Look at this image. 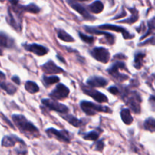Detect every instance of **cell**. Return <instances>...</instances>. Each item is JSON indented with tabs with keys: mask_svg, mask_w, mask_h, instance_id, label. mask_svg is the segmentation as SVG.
Listing matches in <instances>:
<instances>
[{
	"mask_svg": "<svg viewBox=\"0 0 155 155\" xmlns=\"http://www.w3.org/2000/svg\"><path fill=\"white\" fill-rule=\"evenodd\" d=\"M25 87L27 91L29 92V93L31 94H35L39 91L38 85L37 84V83L34 82V81H27Z\"/></svg>",
	"mask_w": 155,
	"mask_h": 155,
	"instance_id": "obj_23",
	"label": "cell"
},
{
	"mask_svg": "<svg viewBox=\"0 0 155 155\" xmlns=\"http://www.w3.org/2000/svg\"><path fill=\"white\" fill-rule=\"evenodd\" d=\"M62 117L63 119H65L68 123H70L71 125H72L74 127H80L81 126L85 124L86 123H84V121H83L84 120H78L74 116H71V115L68 114H62Z\"/></svg>",
	"mask_w": 155,
	"mask_h": 155,
	"instance_id": "obj_17",
	"label": "cell"
},
{
	"mask_svg": "<svg viewBox=\"0 0 155 155\" xmlns=\"http://www.w3.org/2000/svg\"><path fill=\"white\" fill-rule=\"evenodd\" d=\"M41 102L47 108H48L50 110L58 112V113H62V114H65L68 112V109L66 106L60 104L59 102H57L54 100L43 99Z\"/></svg>",
	"mask_w": 155,
	"mask_h": 155,
	"instance_id": "obj_5",
	"label": "cell"
},
{
	"mask_svg": "<svg viewBox=\"0 0 155 155\" xmlns=\"http://www.w3.org/2000/svg\"><path fill=\"white\" fill-rule=\"evenodd\" d=\"M98 28H100L102 31H107V30H109V31H116V32L122 33L123 37L126 40H129V39H132L134 37L133 34H131L129 31L126 29H125L124 28L120 26H117V25H103L98 26Z\"/></svg>",
	"mask_w": 155,
	"mask_h": 155,
	"instance_id": "obj_9",
	"label": "cell"
},
{
	"mask_svg": "<svg viewBox=\"0 0 155 155\" xmlns=\"http://www.w3.org/2000/svg\"><path fill=\"white\" fill-rule=\"evenodd\" d=\"M122 69H126V64L123 62H116L107 69V71L115 79L118 80L119 81H124L127 80L129 77L126 74L119 72V71Z\"/></svg>",
	"mask_w": 155,
	"mask_h": 155,
	"instance_id": "obj_4",
	"label": "cell"
},
{
	"mask_svg": "<svg viewBox=\"0 0 155 155\" xmlns=\"http://www.w3.org/2000/svg\"><path fill=\"white\" fill-rule=\"evenodd\" d=\"M0 78H2V79H5V74L1 71H0Z\"/></svg>",
	"mask_w": 155,
	"mask_h": 155,
	"instance_id": "obj_35",
	"label": "cell"
},
{
	"mask_svg": "<svg viewBox=\"0 0 155 155\" xmlns=\"http://www.w3.org/2000/svg\"><path fill=\"white\" fill-rule=\"evenodd\" d=\"M91 54L98 62L107 63L110 60V52L104 47H94L91 50Z\"/></svg>",
	"mask_w": 155,
	"mask_h": 155,
	"instance_id": "obj_6",
	"label": "cell"
},
{
	"mask_svg": "<svg viewBox=\"0 0 155 155\" xmlns=\"http://www.w3.org/2000/svg\"><path fill=\"white\" fill-rule=\"evenodd\" d=\"M79 37L84 42L87 43V44H92V43L94 42V37H92V36L85 35V34H82V33L81 32H79Z\"/></svg>",
	"mask_w": 155,
	"mask_h": 155,
	"instance_id": "obj_30",
	"label": "cell"
},
{
	"mask_svg": "<svg viewBox=\"0 0 155 155\" xmlns=\"http://www.w3.org/2000/svg\"><path fill=\"white\" fill-rule=\"evenodd\" d=\"M108 83L107 79L102 77H97V76H94L88 78L87 81V85L93 87H101L106 86Z\"/></svg>",
	"mask_w": 155,
	"mask_h": 155,
	"instance_id": "obj_14",
	"label": "cell"
},
{
	"mask_svg": "<svg viewBox=\"0 0 155 155\" xmlns=\"http://www.w3.org/2000/svg\"><path fill=\"white\" fill-rule=\"evenodd\" d=\"M44 82L46 86H50L59 82V78L57 76H46L44 75Z\"/></svg>",
	"mask_w": 155,
	"mask_h": 155,
	"instance_id": "obj_26",
	"label": "cell"
},
{
	"mask_svg": "<svg viewBox=\"0 0 155 155\" xmlns=\"http://www.w3.org/2000/svg\"><path fill=\"white\" fill-rule=\"evenodd\" d=\"M95 146V150H97V151H102L104 147V143L102 140H100V141H97L94 144Z\"/></svg>",
	"mask_w": 155,
	"mask_h": 155,
	"instance_id": "obj_31",
	"label": "cell"
},
{
	"mask_svg": "<svg viewBox=\"0 0 155 155\" xmlns=\"http://www.w3.org/2000/svg\"><path fill=\"white\" fill-rule=\"evenodd\" d=\"M0 47L12 48L14 47V40L3 32H0Z\"/></svg>",
	"mask_w": 155,
	"mask_h": 155,
	"instance_id": "obj_16",
	"label": "cell"
},
{
	"mask_svg": "<svg viewBox=\"0 0 155 155\" xmlns=\"http://www.w3.org/2000/svg\"><path fill=\"white\" fill-rule=\"evenodd\" d=\"M2 50L0 49V56H2Z\"/></svg>",
	"mask_w": 155,
	"mask_h": 155,
	"instance_id": "obj_37",
	"label": "cell"
},
{
	"mask_svg": "<svg viewBox=\"0 0 155 155\" xmlns=\"http://www.w3.org/2000/svg\"><path fill=\"white\" fill-rule=\"evenodd\" d=\"M12 81H14L15 84H18V85L20 84L21 81H20V79H19V78L18 77V76H13V77L12 78Z\"/></svg>",
	"mask_w": 155,
	"mask_h": 155,
	"instance_id": "obj_33",
	"label": "cell"
},
{
	"mask_svg": "<svg viewBox=\"0 0 155 155\" xmlns=\"http://www.w3.org/2000/svg\"><path fill=\"white\" fill-rule=\"evenodd\" d=\"M58 37L65 42H74V39L71 36H70L68 33L62 29H59L58 31Z\"/></svg>",
	"mask_w": 155,
	"mask_h": 155,
	"instance_id": "obj_22",
	"label": "cell"
},
{
	"mask_svg": "<svg viewBox=\"0 0 155 155\" xmlns=\"http://www.w3.org/2000/svg\"><path fill=\"white\" fill-rule=\"evenodd\" d=\"M43 71L47 74H59V73H62L64 70L60 67L57 66L54 62L52 60H49L47 63L44 64L42 66Z\"/></svg>",
	"mask_w": 155,
	"mask_h": 155,
	"instance_id": "obj_13",
	"label": "cell"
},
{
	"mask_svg": "<svg viewBox=\"0 0 155 155\" xmlns=\"http://www.w3.org/2000/svg\"><path fill=\"white\" fill-rule=\"evenodd\" d=\"M131 12H132V15L129 18L126 19V20L121 21L120 22L122 23H127V24H133L135 21H137V20L138 19V11L135 8H131Z\"/></svg>",
	"mask_w": 155,
	"mask_h": 155,
	"instance_id": "obj_24",
	"label": "cell"
},
{
	"mask_svg": "<svg viewBox=\"0 0 155 155\" xmlns=\"http://www.w3.org/2000/svg\"><path fill=\"white\" fill-rule=\"evenodd\" d=\"M123 100L128 107L135 113H139L141 112L140 103L141 100L139 94L135 91H125L123 94Z\"/></svg>",
	"mask_w": 155,
	"mask_h": 155,
	"instance_id": "obj_2",
	"label": "cell"
},
{
	"mask_svg": "<svg viewBox=\"0 0 155 155\" xmlns=\"http://www.w3.org/2000/svg\"><path fill=\"white\" fill-rule=\"evenodd\" d=\"M82 91L85 94L90 96L98 103H107L108 101V98L105 96V94L101 93L95 89L84 86V87H82Z\"/></svg>",
	"mask_w": 155,
	"mask_h": 155,
	"instance_id": "obj_10",
	"label": "cell"
},
{
	"mask_svg": "<svg viewBox=\"0 0 155 155\" xmlns=\"http://www.w3.org/2000/svg\"><path fill=\"white\" fill-rule=\"evenodd\" d=\"M21 9L23 12H28L34 13V14L38 13L39 12L41 11L40 8L37 5H36L35 4H29L28 5H25V6L21 5Z\"/></svg>",
	"mask_w": 155,
	"mask_h": 155,
	"instance_id": "obj_25",
	"label": "cell"
},
{
	"mask_svg": "<svg viewBox=\"0 0 155 155\" xmlns=\"http://www.w3.org/2000/svg\"><path fill=\"white\" fill-rule=\"evenodd\" d=\"M22 143L24 142L22 140L19 139L18 137L15 136V135H6L4 137L2 140V146L6 147H13L16 144V143Z\"/></svg>",
	"mask_w": 155,
	"mask_h": 155,
	"instance_id": "obj_15",
	"label": "cell"
},
{
	"mask_svg": "<svg viewBox=\"0 0 155 155\" xmlns=\"http://www.w3.org/2000/svg\"><path fill=\"white\" fill-rule=\"evenodd\" d=\"M108 91L110 93L113 94L114 95H118L119 94H120V89H119L118 87H115V86H112V87H109Z\"/></svg>",
	"mask_w": 155,
	"mask_h": 155,
	"instance_id": "obj_32",
	"label": "cell"
},
{
	"mask_svg": "<svg viewBox=\"0 0 155 155\" xmlns=\"http://www.w3.org/2000/svg\"><path fill=\"white\" fill-rule=\"evenodd\" d=\"M0 87H1L2 89H3L4 91H5L10 95L14 94L16 92V90H17L16 87H15L13 84H10V83L5 82V81H0Z\"/></svg>",
	"mask_w": 155,
	"mask_h": 155,
	"instance_id": "obj_21",
	"label": "cell"
},
{
	"mask_svg": "<svg viewBox=\"0 0 155 155\" xmlns=\"http://www.w3.org/2000/svg\"><path fill=\"white\" fill-rule=\"evenodd\" d=\"M12 120L19 130L27 136L36 137L38 135L39 131L32 123L28 121L22 115L15 114L12 116Z\"/></svg>",
	"mask_w": 155,
	"mask_h": 155,
	"instance_id": "obj_1",
	"label": "cell"
},
{
	"mask_svg": "<svg viewBox=\"0 0 155 155\" xmlns=\"http://www.w3.org/2000/svg\"><path fill=\"white\" fill-rule=\"evenodd\" d=\"M144 128L147 131L153 132L155 130V119L148 118L145 120L144 123Z\"/></svg>",
	"mask_w": 155,
	"mask_h": 155,
	"instance_id": "obj_27",
	"label": "cell"
},
{
	"mask_svg": "<svg viewBox=\"0 0 155 155\" xmlns=\"http://www.w3.org/2000/svg\"><path fill=\"white\" fill-rule=\"evenodd\" d=\"M100 134L97 131H91L83 135V138L85 140H91V141H96L99 138Z\"/></svg>",
	"mask_w": 155,
	"mask_h": 155,
	"instance_id": "obj_28",
	"label": "cell"
},
{
	"mask_svg": "<svg viewBox=\"0 0 155 155\" xmlns=\"http://www.w3.org/2000/svg\"><path fill=\"white\" fill-rule=\"evenodd\" d=\"M69 94V89L63 84H58L56 88L50 94L53 99L62 100L66 98Z\"/></svg>",
	"mask_w": 155,
	"mask_h": 155,
	"instance_id": "obj_8",
	"label": "cell"
},
{
	"mask_svg": "<svg viewBox=\"0 0 155 155\" xmlns=\"http://www.w3.org/2000/svg\"><path fill=\"white\" fill-rule=\"evenodd\" d=\"M120 116H121L122 120H123L125 124L131 125L133 122V118H132V115H131L130 110L128 108L122 110L121 113H120Z\"/></svg>",
	"mask_w": 155,
	"mask_h": 155,
	"instance_id": "obj_19",
	"label": "cell"
},
{
	"mask_svg": "<svg viewBox=\"0 0 155 155\" xmlns=\"http://www.w3.org/2000/svg\"><path fill=\"white\" fill-rule=\"evenodd\" d=\"M145 57V54L142 52H138L135 55V59H134V67L137 69H140L142 67L144 58Z\"/></svg>",
	"mask_w": 155,
	"mask_h": 155,
	"instance_id": "obj_20",
	"label": "cell"
},
{
	"mask_svg": "<svg viewBox=\"0 0 155 155\" xmlns=\"http://www.w3.org/2000/svg\"><path fill=\"white\" fill-rule=\"evenodd\" d=\"M147 25H148V31H147V32L145 34H144L143 37H141V40H142L143 38H144L145 37H147V35H148L149 34H150V32H151L153 30L155 29V17L151 19V20H150L148 21V23H147Z\"/></svg>",
	"mask_w": 155,
	"mask_h": 155,
	"instance_id": "obj_29",
	"label": "cell"
},
{
	"mask_svg": "<svg viewBox=\"0 0 155 155\" xmlns=\"http://www.w3.org/2000/svg\"><path fill=\"white\" fill-rule=\"evenodd\" d=\"M80 106L83 112L88 116H94L96 113H111V110L108 107L98 105L89 101H81Z\"/></svg>",
	"mask_w": 155,
	"mask_h": 155,
	"instance_id": "obj_3",
	"label": "cell"
},
{
	"mask_svg": "<svg viewBox=\"0 0 155 155\" xmlns=\"http://www.w3.org/2000/svg\"><path fill=\"white\" fill-rule=\"evenodd\" d=\"M68 2L69 3V5H71V8H74L76 12H78L79 13V14L81 15L82 16L85 20L93 21L95 19L94 17L92 16L88 12V11H87V10L81 5L74 2V1H70V0H68Z\"/></svg>",
	"mask_w": 155,
	"mask_h": 155,
	"instance_id": "obj_11",
	"label": "cell"
},
{
	"mask_svg": "<svg viewBox=\"0 0 155 155\" xmlns=\"http://www.w3.org/2000/svg\"><path fill=\"white\" fill-rule=\"evenodd\" d=\"M46 132H47V134L50 137H53V138H56L57 140L62 141V142H70L69 134L66 131H59L57 129L50 128V129H47Z\"/></svg>",
	"mask_w": 155,
	"mask_h": 155,
	"instance_id": "obj_7",
	"label": "cell"
},
{
	"mask_svg": "<svg viewBox=\"0 0 155 155\" xmlns=\"http://www.w3.org/2000/svg\"><path fill=\"white\" fill-rule=\"evenodd\" d=\"M24 47H25V48L27 50L37 55V56H44V55H46L48 53V49H47L44 46L40 45V44H28V45L25 44Z\"/></svg>",
	"mask_w": 155,
	"mask_h": 155,
	"instance_id": "obj_12",
	"label": "cell"
},
{
	"mask_svg": "<svg viewBox=\"0 0 155 155\" xmlns=\"http://www.w3.org/2000/svg\"><path fill=\"white\" fill-rule=\"evenodd\" d=\"M88 10L90 12L94 13V14H99L104 10V4L99 0H97L90 5H88Z\"/></svg>",
	"mask_w": 155,
	"mask_h": 155,
	"instance_id": "obj_18",
	"label": "cell"
},
{
	"mask_svg": "<svg viewBox=\"0 0 155 155\" xmlns=\"http://www.w3.org/2000/svg\"><path fill=\"white\" fill-rule=\"evenodd\" d=\"M70 1H81V2H83V1H87V0H70Z\"/></svg>",
	"mask_w": 155,
	"mask_h": 155,
	"instance_id": "obj_36",
	"label": "cell"
},
{
	"mask_svg": "<svg viewBox=\"0 0 155 155\" xmlns=\"http://www.w3.org/2000/svg\"><path fill=\"white\" fill-rule=\"evenodd\" d=\"M10 2L12 5H16L18 3V0H10Z\"/></svg>",
	"mask_w": 155,
	"mask_h": 155,
	"instance_id": "obj_34",
	"label": "cell"
}]
</instances>
